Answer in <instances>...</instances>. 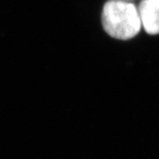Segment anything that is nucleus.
I'll list each match as a JSON object with an SVG mask.
<instances>
[{
  "instance_id": "f257e3e1",
  "label": "nucleus",
  "mask_w": 159,
  "mask_h": 159,
  "mask_svg": "<svg viewBox=\"0 0 159 159\" xmlns=\"http://www.w3.org/2000/svg\"><path fill=\"white\" fill-rule=\"evenodd\" d=\"M102 24L108 35L119 40L134 38L142 27L135 4L115 0H109L103 6Z\"/></svg>"
},
{
  "instance_id": "f03ea898",
  "label": "nucleus",
  "mask_w": 159,
  "mask_h": 159,
  "mask_svg": "<svg viewBox=\"0 0 159 159\" xmlns=\"http://www.w3.org/2000/svg\"><path fill=\"white\" fill-rule=\"evenodd\" d=\"M141 25L147 34H159V0H142L138 7Z\"/></svg>"
},
{
  "instance_id": "7ed1b4c3",
  "label": "nucleus",
  "mask_w": 159,
  "mask_h": 159,
  "mask_svg": "<svg viewBox=\"0 0 159 159\" xmlns=\"http://www.w3.org/2000/svg\"><path fill=\"white\" fill-rule=\"evenodd\" d=\"M115 1H122V2H133V1H136V0H115Z\"/></svg>"
}]
</instances>
